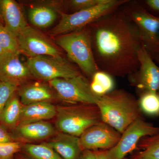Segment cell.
<instances>
[{"label":"cell","instance_id":"27","mask_svg":"<svg viewBox=\"0 0 159 159\" xmlns=\"http://www.w3.org/2000/svg\"><path fill=\"white\" fill-rule=\"evenodd\" d=\"M104 0H71L68 2L70 9L73 13L89 9L99 5Z\"/></svg>","mask_w":159,"mask_h":159},{"label":"cell","instance_id":"4","mask_svg":"<svg viewBox=\"0 0 159 159\" xmlns=\"http://www.w3.org/2000/svg\"><path fill=\"white\" fill-rule=\"evenodd\" d=\"M55 125L59 132L79 137L91 126L102 122L96 104H76L56 107Z\"/></svg>","mask_w":159,"mask_h":159},{"label":"cell","instance_id":"8","mask_svg":"<svg viewBox=\"0 0 159 159\" xmlns=\"http://www.w3.org/2000/svg\"><path fill=\"white\" fill-rule=\"evenodd\" d=\"M159 132V127L151 125L140 117L121 134L116 145L107 151L109 158L124 159L127 154L137 148L138 143L142 138L152 135Z\"/></svg>","mask_w":159,"mask_h":159},{"label":"cell","instance_id":"29","mask_svg":"<svg viewBox=\"0 0 159 159\" xmlns=\"http://www.w3.org/2000/svg\"><path fill=\"white\" fill-rule=\"evenodd\" d=\"M14 137L9 133L6 128L2 125H0V143L16 142Z\"/></svg>","mask_w":159,"mask_h":159},{"label":"cell","instance_id":"26","mask_svg":"<svg viewBox=\"0 0 159 159\" xmlns=\"http://www.w3.org/2000/svg\"><path fill=\"white\" fill-rule=\"evenodd\" d=\"M18 88L8 83L0 81V116L8 100L12 94L17 91Z\"/></svg>","mask_w":159,"mask_h":159},{"label":"cell","instance_id":"32","mask_svg":"<svg viewBox=\"0 0 159 159\" xmlns=\"http://www.w3.org/2000/svg\"><path fill=\"white\" fill-rule=\"evenodd\" d=\"M155 62L159 65V54H155L152 56Z\"/></svg>","mask_w":159,"mask_h":159},{"label":"cell","instance_id":"23","mask_svg":"<svg viewBox=\"0 0 159 159\" xmlns=\"http://www.w3.org/2000/svg\"><path fill=\"white\" fill-rule=\"evenodd\" d=\"M139 104L140 110L148 116L159 115V94L158 92L141 93Z\"/></svg>","mask_w":159,"mask_h":159},{"label":"cell","instance_id":"36","mask_svg":"<svg viewBox=\"0 0 159 159\" xmlns=\"http://www.w3.org/2000/svg\"><path fill=\"white\" fill-rule=\"evenodd\" d=\"M158 93L159 94V90H158Z\"/></svg>","mask_w":159,"mask_h":159},{"label":"cell","instance_id":"21","mask_svg":"<svg viewBox=\"0 0 159 159\" xmlns=\"http://www.w3.org/2000/svg\"><path fill=\"white\" fill-rule=\"evenodd\" d=\"M90 87L95 95L100 97L114 90L115 82L112 76L103 71H97L91 77Z\"/></svg>","mask_w":159,"mask_h":159},{"label":"cell","instance_id":"20","mask_svg":"<svg viewBox=\"0 0 159 159\" xmlns=\"http://www.w3.org/2000/svg\"><path fill=\"white\" fill-rule=\"evenodd\" d=\"M137 148L141 149L133 159H159V132L142 138Z\"/></svg>","mask_w":159,"mask_h":159},{"label":"cell","instance_id":"5","mask_svg":"<svg viewBox=\"0 0 159 159\" xmlns=\"http://www.w3.org/2000/svg\"><path fill=\"white\" fill-rule=\"evenodd\" d=\"M129 0H104L89 9L72 13H61V19L50 34L59 36L85 28L105 16L118 10Z\"/></svg>","mask_w":159,"mask_h":159},{"label":"cell","instance_id":"35","mask_svg":"<svg viewBox=\"0 0 159 159\" xmlns=\"http://www.w3.org/2000/svg\"><path fill=\"white\" fill-rule=\"evenodd\" d=\"M4 51H3L2 48V47H1V45H0V56H1V54H2L3 53H4Z\"/></svg>","mask_w":159,"mask_h":159},{"label":"cell","instance_id":"11","mask_svg":"<svg viewBox=\"0 0 159 159\" xmlns=\"http://www.w3.org/2000/svg\"><path fill=\"white\" fill-rule=\"evenodd\" d=\"M121 134L104 122L91 126L79 137L83 150L110 149L119 142Z\"/></svg>","mask_w":159,"mask_h":159},{"label":"cell","instance_id":"22","mask_svg":"<svg viewBox=\"0 0 159 159\" xmlns=\"http://www.w3.org/2000/svg\"><path fill=\"white\" fill-rule=\"evenodd\" d=\"M22 150L30 159H63L46 142L39 145L25 144Z\"/></svg>","mask_w":159,"mask_h":159},{"label":"cell","instance_id":"33","mask_svg":"<svg viewBox=\"0 0 159 159\" xmlns=\"http://www.w3.org/2000/svg\"><path fill=\"white\" fill-rule=\"evenodd\" d=\"M3 23H4V20H3L2 15V11H1V7H0V25H3Z\"/></svg>","mask_w":159,"mask_h":159},{"label":"cell","instance_id":"12","mask_svg":"<svg viewBox=\"0 0 159 159\" xmlns=\"http://www.w3.org/2000/svg\"><path fill=\"white\" fill-rule=\"evenodd\" d=\"M20 54L4 52L0 56V81L20 87L32 77L27 64L22 62Z\"/></svg>","mask_w":159,"mask_h":159},{"label":"cell","instance_id":"16","mask_svg":"<svg viewBox=\"0 0 159 159\" xmlns=\"http://www.w3.org/2000/svg\"><path fill=\"white\" fill-rule=\"evenodd\" d=\"M17 93L23 105L50 102L54 98L53 92L49 86L39 82L23 84L18 88Z\"/></svg>","mask_w":159,"mask_h":159},{"label":"cell","instance_id":"15","mask_svg":"<svg viewBox=\"0 0 159 159\" xmlns=\"http://www.w3.org/2000/svg\"><path fill=\"white\" fill-rule=\"evenodd\" d=\"M14 129L19 138L29 142L44 140L56 134L53 125L46 121L19 124Z\"/></svg>","mask_w":159,"mask_h":159},{"label":"cell","instance_id":"9","mask_svg":"<svg viewBox=\"0 0 159 159\" xmlns=\"http://www.w3.org/2000/svg\"><path fill=\"white\" fill-rule=\"evenodd\" d=\"M139 67L129 75L131 85L137 88L141 93H156L159 89V66L142 44L139 52Z\"/></svg>","mask_w":159,"mask_h":159},{"label":"cell","instance_id":"2","mask_svg":"<svg viewBox=\"0 0 159 159\" xmlns=\"http://www.w3.org/2000/svg\"><path fill=\"white\" fill-rule=\"evenodd\" d=\"M96 105L100 111L102 122L121 134L141 117L139 101L125 90H114L99 97Z\"/></svg>","mask_w":159,"mask_h":159},{"label":"cell","instance_id":"24","mask_svg":"<svg viewBox=\"0 0 159 159\" xmlns=\"http://www.w3.org/2000/svg\"><path fill=\"white\" fill-rule=\"evenodd\" d=\"M0 45L4 52L20 54L17 37L6 29L0 25Z\"/></svg>","mask_w":159,"mask_h":159},{"label":"cell","instance_id":"17","mask_svg":"<svg viewBox=\"0 0 159 159\" xmlns=\"http://www.w3.org/2000/svg\"><path fill=\"white\" fill-rule=\"evenodd\" d=\"M56 107L50 102L23 105L19 125L52 119L56 117Z\"/></svg>","mask_w":159,"mask_h":159},{"label":"cell","instance_id":"18","mask_svg":"<svg viewBox=\"0 0 159 159\" xmlns=\"http://www.w3.org/2000/svg\"><path fill=\"white\" fill-rule=\"evenodd\" d=\"M17 91L8 100L0 116L1 125L6 128L15 129L19 124L23 104Z\"/></svg>","mask_w":159,"mask_h":159},{"label":"cell","instance_id":"1","mask_svg":"<svg viewBox=\"0 0 159 159\" xmlns=\"http://www.w3.org/2000/svg\"><path fill=\"white\" fill-rule=\"evenodd\" d=\"M88 27L99 70L112 77H124L139 69L142 41L136 26L121 8Z\"/></svg>","mask_w":159,"mask_h":159},{"label":"cell","instance_id":"25","mask_svg":"<svg viewBox=\"0 0 159 159\" xmlns=\"http://www.w3.org/2000/svg\"><path fill=\"white\" fill-rule=\"evenodd\" d=\"M23 145L17 141L0 143V159H14L15 155L22 150Z\"/></svg>","mask_w":159,"mask_h":159},{"label":"cell","instance_id":"19","mask_svg":"<svg viewBox=\"0 0 159 159\" xmlns=\"http://www.w3.org/2000/svg\"><path fill=\"white\" fill-rule=\"evenodd\" d=\"M29 20L33 25L39 29H46L51 26L57 18L56 10L50 6H38L29 11Z\"/></svg>","mask_w":159,"mask_h":159},{"label":"cell","instance_id":"14","mask_svg":"<svg viewBox=\"0 0 159 159\" xmlns=\"http://www.w3.org/2000/svg\"><path fill=\"white\" fill-rule=\"evenodd\" d=\"M46 143L63 159H79L83 151L79 137L60 132Z\"/></svg>","mask_w":159,"mask_h":159},{"label":"cell","instance_id":"30","mask_svg":"<svg viewBox=\"0 0 159 159\" xmlns=\"http://www.w3.org/2000/svg\"><path fill=\"white\" fill-rule=\"evenodd\" d=\"M79 159H97L96 154L94 151L83 150Z\"/></svg>","mask_w":159,"mask_h":159},{"label":"cell","instance_id":"31","mask_svg":"<svg viewBox=\"0 0 159 159\" xmlns=\"http://www.w3.org/2000/svg\"><path fill=\"white\" fill-rule=\"evenodd\" d=\"M96 154L97 159H110L107 154V151H94Z\"/></svg>","mask_w":159,"mask_h":159},{"label":"cell","instance_id":"3","mask_svg":"<svg viewBox=\"0 0 159 159\" xmlns=\"http://www.w3.org/2000/svg\"><path fill=\"white\" fill-rule=\"evenodd\" d=\"M56 42L66 53L69 60L91 78L99 70L94 58L88 27L59 35Z\"/></svg>","mask_w":159,"mask_h":159},{"label":"cell","instance_id":"34","mask_svg":"<svg viewBox=\"0 0 159 159\" xmlns=\"http://www.w3.org/2000/svg\"><path fill=\"white\" fill-rule=\"evenodd\" d=\"M16 159H30L26 156L24 155H19L16 157Z\"/></svg>","mask_w":159,"mask_h":159},{"label":"cell","instance_id":"7","mask_svg":"<svg viewBox=\"0 0 159 159\" xmlns=\"http://www.w3.org/2000/svg\"><path fill=\"white\" fill-rule=\"evenodd\" d=\"M61 100L71 104H96L98 96L92 92L88 80L82 74L72 78L49 81Z\"/></svg>","mask_w":159,"mask_h":159},{"label":"cell","instance_id":"6","mask_svg":"<svg viewBox=\"0 0 159 159\" xmlns=\"http://www.w3.org/2000/svg\"><path fill=\"white\" fill-rule=\"evenodd\" d=\"M32 77L50 81L59 78H72L81 75L70 60L61 56L42 55L28 58L26 63Z\"/></svg>","mask_w":159,"mask_h":159},{"label":"cell","instance_id":"28","mask_svg":"<svg viewBox=\"0 0 159 159\" xmlns=\"http://www.w3.org/2000/svg\"><path fill=\"white\" fill-rule=\"evenodd\" d=\"M139 1L148 12L159 17V0H143Z\"/></svg>","mask_w":159,"mask_h":159},{"label":"cell","instance_id":"13","mask_svg":"<svg viewBox=\"0 0 159 159\" xmlns=\"http://www.w3.org/2000/svg\"><path fill=\"white\" fill-rule=\"evenodd\" d=\"M0 7L4 26L18 37L28 26L22 9L14 0H0Z\"/></svg>","mask_w":159,"mask_h":159},{"label":"cell","instance_id":"10","mask_svg":"<svg viewBox=\"0 0 159 159\" xmlns=\"http://www.w3.org/2000/svg\"><path fill=\"white\" fill-rule=\"evenodd\" d=\"M20 53L29 58L42 56H61L57 47L42 33L28 26L17 37Z\"/></svg>","mask_w":159,"mask_h":159}]
</instances>
